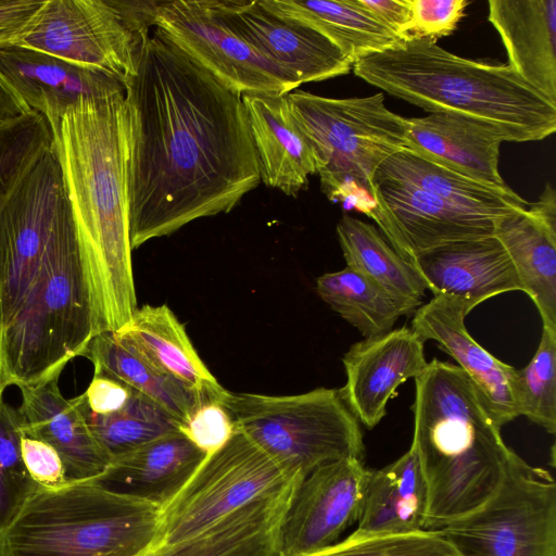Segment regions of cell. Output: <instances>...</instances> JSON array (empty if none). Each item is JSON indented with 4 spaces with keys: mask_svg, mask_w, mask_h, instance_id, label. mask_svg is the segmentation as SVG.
Here are the masks:
<instances>
[{
    "mask_svg": "<svg viewBox=\"0 0 556 556\" xmlns=\"http://www.w3.org/2000/svg\"><path fill=\"white\" fill-rule=\"evenodd\" d=\"M42 3L43 0H0V47L22 38Z\"/></svg>",
    "mask_w": 556,
    "mask_h": 556,
    "instance_id": "obj_43",
    "label": "cell"
},
{
    "mask_svg": "<svg viewBox=\"0 0 556 556\" xmlns=\"http://www.w3.org/2000/svg\"><path fill=\"white\" fill-rule=\"evenodd\" d=\"M20 413L0 396V535L40 488L29 476L21 451Z\"/></svg>",
    "mask_w": 556,
    "mask_h": 556,
    "instance_id": "obj_36",
    "label": "cell"
},
{
    "mask_svg": "<svg viewBox=\"0 0 556 556\" xmlns=\"http://www.w3.org/2000/svg\"><path fill=\"white\" fill-rule=\"evenodd\" d=\"M493 236L509 255L543 328L556 332V193L552 185L547 182L528 208L498 218Z\"/></svg>",
    "mask_w": 556,
    "mask_h": 556,
    "instance_id": "obj_21",
    "label": "cell"
},
{
    "mask_svg": "<svg viewBox=\"0 0 556 556\" xmlns=\"http://www.w3.org/2000/svg\"><path fill=\"white\" fill-rule=\"evenodd\" d=\"M131 249L229 213L261 182L241 94L153 27L125 86Z\"/></svg>",
    "mask_w": 556,
    "mask_h": 556,
    "instance_id": "obj_1",
    "label": "cell"
},
{
    "mask_svg": "<svg viewBox=\"0 0 556 556\" xmlns=\"http://www.w3.org/2000/svg\"><path fill=\"white\" fill-rule=\"evenodd\" d=\"M153 7L154 1L43 0L13 45L103 72L125 88L153 27Z\"/></svg>",
    "mask_w": 556,
    "mask_h": 556,
    "instance_id": "obj_9",
    "label": "cell"
},
{
    "mask_svg": "<svg viewBox=\"0 0 556 556\" xmlns=\"http://www.w3.org/2000/svg\"><path fill=\"white\" fill-rule=\"evenodd\" d=\"M378 22L394 31L405 42L412 22L410 0H353Z\"/></svg>",
    "mask_w": 556,
    "mask_h": 556,
    "instance_id": "obj_44",
    "label": "cell"
},
{
    "mask_svg": "<svg viewBox=\"0 0 556 556\" xmlns=\"http://www.w3.org/2000/svg\"><path fill=\"white\" fill-rule=\"evenodd\" d=\"M337 235L346 267L419 307L427 289L424 281L377 227L343 214L337 225Z\"/></svg>",
    "mask_w": 556,
    "mask_h": 556,
    "instance_id": "obj_31",
    "label": "cell"
},
{
    "mask_svg": "<svg viewBox=\"0 0 556 556\" xmlns=\"http://www.w3.org/2000/svg\"><path fill=\"white\" fill-rule=\"evenodd\" d=\"M369 469L362 459L324 465L300 480L277 530L279 556H312L357 522Z\"/></svg>",
    "mask_w": 556,
    "mask_h": 556,
    "instance_id": "obj_13",
    "label": "cell"
},
{
    "mask_svg": "<svg viewBox=\"0 0 556 556\" xmlns=\"http://www.w3.org/2000/svg\"><path fill=\"white\" fill-rule=\"evenodd\" d=\"M371 188L378 207L372 219L406 261L442 244L494 235L497 219L462 210L412 185L375 180Z\"/></svg>",
    "mask_w": 556,
    "mask_h": 556,
    "instance_id": "obj_14",
    "label": "cell"
},
{
    "mask_svg": "<svg viewBox=\"0 0 556 556\" xmlns=\"http://www.w3.org/2000/svg\"><path fill=\"white\" fill-rule=\"evenodd\" d=\"M437 531L458 556H556V483L514 453L493 495Z\"/></svg>",
    "mask_w": 556,
    "mask_h": 556,
    "instance_id": "obj_10",
    "label": "cell"
},
{
    "mask_svg": "<svg viewBox=\"0 0 556 556\" xmlns=\"http://www.w3.org/2000/svg\"><path fill=\"white\" fill-rule=\"evenodd\" d=\"M414 379L410 447L427 484L425 530H438L493 495L515 452L459 366L433 358Z\"/></svg>",
    "mask_w": 556,
    "mask_h": 556,
    "instance_id": "obj_4",
    "label": "cell"
},
{
    "mask_svg": "<svg viewBox=\"0 0 556 556\" xmlns=\"http://www.w3.org/2000/svg\"><path fill=\"white\" fill-rule=\"evenodd\" d=\"M488 7L507 65L556 103V0H490Z\"/></svg>",
    "mask_w": 556,
    "mask_h": 556,
    "instance_id": "obj_26",
    "label": "cell"
},
{
    "mask_svg": "<svg viewBox=\"0 0 556 556\" xmlns=\"http://www.w3.org/2000/svg\"><path fill=\"white\" fill-rule=\"evenodd\" d=\"M427 484L410 447L400 458L368 473L352 538L408 534L425 530Z\"/></svg>",
    "mask_w": 556,
    "mask_h": 556,
    "instance_id": "obj_27",
    "label": "cell"
},
{
    "mask_svg": "<svg viewBox=\"0 0 556 556\" xmlns=\"http://www.w3.org/2000/svg\"><path fill=\"white\" fill-rule=\"evenodd\" d=\"M0 79L28 112L42 115L55 129L81 98H103L125 91L103 72L81 67L17 45L0 47Z\"/></svg>",
    "mask_w": 556,
    "mask_h": 556,
    "instance_id": "obj_16",
    "label": "cell"
},
{
    "mask_svg": "<svg viewBox=\"0 0 556 556\" xmlns=\"http://www.w3.org/2000/svg\"><path fill=\"white\" fill-rule=\"evenodd\" d=\"M21 451L29 476L40 488L56 490L70 484L64 464L50 444L24 433Z\"/></svg>",
    "mask_w": 556,
    "mask_h": 556,
    "instance_id": "obj_41",
    "label": "cell"
},
{
    "mask_svg": "<svg viewBox=\"0 0 556 556\" xmlns=\"http://www.w3.org/2000/svg\"><path fill=\"white\" fill-rule=\"evenodd\" d=\"M81 356L92 363L93 375L124 382L162 406L180 424L204 401L151 366L123 344L114 332L92 337Z\"/></svg>",
    "mask_w": 556,
    "mask_h": 556,
    "instance_id": "obj_32",
    "label": "cell"
},
{
    "mask_svg": "<svg viewBox=\"0 0 556 556\" xmlns=\"http://www.w3.org/2000/svg\"><path fill=\"white\" fill-rule=\"evenodd\" d=\"M179 430L208 456L229 441L236 426L222 401L204 400L180 424Z\"/></svg>",
    "mask_w": 556,
    "mask_h": 556,
    "instance_id": "obj_39",
    "label": "cell"
},
{
    "mask_svg": "<svg viewBox=\"0 0 556 556\" xmlns=\"http://www.w3.org/2000/svg\"><path fill=\"white\" fill-rule=\"evenodd\" d=\"M287 98L312 144L321 191L366 214L376 170L406 148L407 118L386 106L382 92L336 99L295 89Z\"/></svg>",
    "mask_w": 556,
    "mask_h": 556,
    "instance_id": "obj_7",
    "label": "cell"
},
{
    "mask_svg": "<svg viewBox=\"0 0 556 556\" xmlns=\"http://www.w3.org/2000/svg\"><path fill=\"white\" fill-rule=\"evenodd\" d=\"M206 457L178 430L111 458L109 469L97 482L162 509Z\"/></svg>",
    "mask_w": 556,
    "mask_h": 556,
    "instance_id": "obj_25",
    "label": "cell"
},
{
    "mask_svg": "<svg viewBox=\"0 0 556 556\" xmlns=\"http://www.w3.org/2000/svg\"><path fill=\"white\" fill-rule=\"evenodd\" d=\"M294 485L244 506L192 539L142 556H279L277 530Z\"/></svg>",
    "mask_w": 556,
    "mask_h": 556,
    "instance_id": "obj_29",
    "label": "cell"
},
{
    "mask_svg": "<svg viewBox=\"0 0 556 556\" xmlns=\"http://www.w3.org/2000/svg\"><path fill=\"white\" fill-rule=\"evenodd\" d=\"M80 395L87 424L110 460L179 430L180 422L174 416L135 390L121 410L105 416L90 413Z\"/></svg>",
    "mask_w": 556,
    "mask_h": 556,
    "instance_id": "obj_34",
    "label": "cell"
},
{
    "mask_svg": "<svg viewBox=\"0 0 556 556\" xmlns=\"http://www.w3.org/2000/svg\"><path fill=\"white\" fill-rule=\"evenodd\" d=\"M261 181L296 197L316 174L309 140L292 114L287 94H242Z\"/></svg>",
    "mask_w": 556,
    "mask_h": 556,
    "instance_id": "obj_22",
    "label": "cell"
},
{
    "mask_svg": "<svg viewBox=\"0 0 556 556\" xmlns=\"http://www.w3.org/2000/svg\"><path fill=\"white\" fill-rule=\"evenodd\" d=\"M299 481L236 428L229 441L208 455L180 492L161 509L154 547L192 539L228 515Z\"/></svg>",
    "mask_w": 556,
    "mask_h": 556,
    "instance_id": "obj_11",
    "label": "cell"
},
{
    "mask_svg": "<svg viewBox=\"0 0 556 556\" xmlns=\"http://www.w3.org/2000/svg\"><path fill=\"white\" fill-rule=\"evenodd\" d=\"M406 149L494 187H506L500 170V147L506 141L496 127L451 112L407 118Z\"/></svg>",
    "mask_w": 556,
    "mask_h": 556,
    "instance_id": "obj_23",
    "label": "cell"
},
{
    "mask_svg": "<svg viewBox=\"0 0 556 556\" xmlns=\"http://www.w3.org/2000/svg\"><path fill=\"white\" fill-rule=\"evenodd\" d=\"M312 556H458L437 531L368 538L348 536Z\"/></svg>",
    "mask_w": 556,
    "mask_h": 556,
    "instance_id": "obj_37",
    "label": "cell"
},
{
    "mask_svg": "<svg viewBox=\"0 0 556 556\" xmlns=\"http://www.w3.org/2000/svg\"><path fill=\"white\" fill-rule=\"evenodd\" d=\"M215 7L243 39L301 85L350 73L353 65L314 28L274 14L260 0H214Z\"/></svg>",
    "mask_w": 556,
    "mask_h": 556,
    "instance_id": "obj_15",
    "label": "cell"
},
{
    "mask_svg": "<svg viewBox=\"0 0 556 556\" xmlns=\"http://www.w3.org/2000/svg\"><path fill=\"white\" fill-rule=\"evenodd\" d=\"M476 306L446 295H434L419 306L410 329L422 341L434 340L472 380L500 427L520 416L516 368L501 362L472 339L465 317Z\"/></svg>",
    "mask_w": 556,
    "mask_h": 556,
    "instance_id": "obj_17",
    "label": "cell"
},
{
    "mask_svg": "<svg viewBox=\"0 0 556 556\" xmlns=\"http://www.w3.org/2000/svg\"><path fill=\"white\" fill-rule=\"evenodd\" d=\"M153 27L239 94H287L301 84L235 31L214 0L154 1Z\"/></svg>",
    "mask_w": 556,
    "mask_h": 556,
    "instance_id": "obj_12",
    "label": "cell"
},
{
    "mask_svg": "<svg viewBox=\"0 0 556 556\" xmlns=\"http://www.w3.org/2000/svg\"><path fill=\"white\" fill-rule=\"evenodd\" d=\"M26 113L25 106L0 79V126Z\"/></svg>",
    "mask_w": 556,
    "mask_h": 556,
    "instance_id": "obj_45",
    "label": "cell"
},
{
    "mask_svg": "<svg viewBox=\"0 0 556 556\" xmlns=\"http://www.w3.org/2000/svg\"><path fill=\"white\" fill-rule=\"evenodd\" d=\"M60 376L20 388L22 404L17 412L23 431L55 448L70 484L97 482L109 469L110 457L87 424L81 395L71 400L62 395Z\"/></svg>",
    "mask_w": 556,
    "mask_h": 556,
    "instance_id": "obj_19",
    "label": "cell"
},
{
    "mask_svg": "<svg viewBox=\"0 0 556 556\" xmlns=\"http://www.w3.org/2000/svg\"><path fill=\"white\" fill-rule=\"evenodd\" d=\"M132 392L134 389L122 381L93 375L83 396L86 408L90 413L105 416L121 410L128 402Z\"/></svg>",
    "mask_w": 556,
    "mask_h": 556,
    "instance_id": "obj_42",
    "label": "cell"
},
{
    "mask_svg": "<svg viewBox=\"0 0 556 556\" xmlns=\"http://www.w3.org/2000/svg\"><path fill=\"white\" fill-rule=\"evenodd\" d=\"M408 40L450 36L465 15L468 0H410Z\"/></svg>",
    "mask_w": 556,
    "mask_h": 556,
    "instance_id": "obj_40",
    "label": "cell"
},
{
    "mask_svg": "<svg viewBox=\"0 0 556 556\" xmlns=\"http://www.w3.org/2000/svg\"><path fill=\"white\" fill-rule=\"evenodd\" d=\"M8 387L3 372V364H2V353H1V343H0V396L2 395L4 389Z\"/></svg>",
    "mask_w": 556,
    "mask_h": 556,
    "instance_id": "obj_46",
    "label": "cell"
},
{
    "mask_svg": "<svg viewBox=\"0 0 556 556\" xmlns=\"http://www.w3.org/2000/svg\"><path fill=\"white\" fill-rule=\"evenodd\" d=\"M519 414L545 429L556 430V332L543 328L539 348L529 364L516 369Z\"/></svg>",
    "mask_w": 556,
    "mask_h": 556,
    "instance_id": "obj_35",
    "label": "cell"
},
{
    "mask_svg": "<svg viewBox=\"0 0 556 556\" xmlns=\"http://www.w3.org/2000/svg\"><path fill=\"white\" fill-rule=\"evenodd\" d=\"M316 291L365 338L389 332L400 316L410 315L418 308L349 267L318 277Z\"/></svg>",
    "mask_w": 556,
    "mask_h": 556,
    "instance_id": "obj_33",
    "label": "cell"
},
{
    "mask_svg": "<svg viewBox=\"0 0 556 556\" xmlns=\"http://www.w3.org/2000/svg\"><path fill=\"white\" fill-rule=\"evenodd\" d=\"M92 337L87 271L52 142L0 192V343L8 387L61 374Z\"/></svg>",
    "mask_w": 556,
    "mask_h": 556,
    "instance_id": "obj_2",
    "label": "cell"
},
{
    "mask_svg": "<svg viewBox=\"0 0 556 556\" xmlns=\"http://www.w3.org/2000/svg\"><path fill=\"white\" fill-rule=\"evenodd\" d=\"M342 363L346 382L340 394L357 421L368 429L386 415L390 399L427 366L424 342L407 327L365 338L351 345Z\"/></svg>",
    "mask_w": 556,
    "mask_h": 556,
    "instance_id": "obj_18",
    "label": "cell"
},
{
    "mask_svg": "<svg viewBox=\"0 0 556 556\" xmlns=\"http://www.w3.org/2000/svg\"><path fill=\"white\" fill-rule=\"evenodd\" d=\"M375 180L408 184L462 210L494 219L530 205L508 186L494 187L475 180L406 148L378 167Z\"/></svg>",
    "mask_w": 556,
    "mask_h": 556,
    "instance_id": "obj_28",
    "label": "cell"
},
{
    "mask_svg": "<svg viewBox=\"0 0 556 556\" xmlns=\"http://www.w3.org/2000/svg\"><path fill=\"white\" fill-rule=\"evenodd\" d=\"M53 142L47 119L28 112L0 126V192H2L28 161Z\"/></svg>",
    "mask_w": 556,
    "mask_h": 556,
    "instance_id": "obj_38",
    "label": "cell"
},
{
    "mask_svg": "<svg viewBox=\"0 0 556 556\" xmlns=\"http://www.w3.org/2000/svg\"><path fill=\"white\" fill-rule=\"evenodd\" d=\"M408 262L433 295L475 306L501 293L522 291L509 255L494 236L442 244Z\"/></svg>",
    "mask_w": 556,
    "mask_h": 556,
    "instance_id": "obj_20",
    "label": "cell"
},
{
    "mask_svg": "<svg viewBox=\"0 0 556 556\" xmlns=\"http://www.w3.org/2000/svg\"><path fill=\"white\" fill-rule=\"evenodd\" d=\"M285 18L303 23L328 38L352 63L403 47L405 41L353 0H260Z\"/></svg>",
    "mask_w": 556,
    "mask_h": 556,
    "instance_id": "obj_30",
    "label": "cell"
},
{
    "mask_svg": "<svg viewBox=\"0 0 556 556\" xmlns=\"http://www.w3.org/2000/svg\"><path fill=\"white\" fill-rule=\"evenodd\" d=\"M222 403L235 426L291 479L345 458L364 459L359 424L339 389L295 395L227 391Z\"/></svg>",
    "mask_w": 556,
    "mask_h": 556,
    "instance_id": "obj_8",
    "label": "cell"
},
{
    "mask_svg": "<svg viewBox=\"0 0 556 556\" xmlns=\"http://www.w3.org/2000/svg\"><path fill=\"white\" fill-rule=\"evenodd\" d=\"M52 136L87 271L93 334L113 332L138 308L129 231L125 91L81 98L66 110Z\"/></svg>",
    "mask_w": 556,
    "mask_h": 556,
    "instance_id": "obj_3",
    "label": "cell"
},
{
    "mask_svg": "<svg viewBox=\"0 0 556 556\" xmlns=\"http://www.w3.org/2000/svg\"><path fill=\"white\" fill-rule=\"evenodd\" d=\"M354 74L426 112L466 115L496 127L506 141H540L556 130V103L507 64L458 56L417 39L363 58Z\"/></svg>",
    "mask_w": 556,
    "mask_h": 556,
    "instance_id": "obj_5",
    "label": "cell"
},
{
    "mask_svg": "<svg viewBox=\"0 0 556 556\" xmlns=\"http://www.w3.org/2000/svg\"><path fill=\"white\" fill-rule=\"evenodd\" d=\"M161 508L98 482L38 488L0 535V556H142Z\"/></svg>",
    "mask_w": 556,
    "mask_h": 556,
    "instance_id": "obj_6",
    "label": "cell"
},
{
    "mask_svg": "<svg viewBox=\"0 0 556 556\" xmlns=\"http://www.w3.org/2000/svg\"><path fill=\"white\" fill-rule=\"evenodd\" d=\"M115 337L163 375L203 400L223 401L226 390L194 349L185 326L166 305H143Z\"/></svg>",
    "mask_w": 556,
    "mask_h": 556,
    "instance_id": "obj_24",
    "label": "cell"
}]
</instances>
